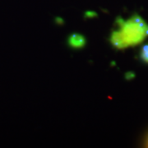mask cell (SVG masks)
<instances>
[{
	"mask_svg": "<svg viewBox=\"0 0 148 148\" xmlns=\"http://www.w3.org/2000/svg\"><path fill=\"white\" fill-rule=\"evenodd\" d=\"M115 22L119 30L111 33L110 42L117 49L136 46L148 37V24L138 14L127 20L118 17Z\"/></svg>",
	"mask_w": 148,
	"mask_h": 148,
	"instance_id": "6da1fadb",
	"label": "cell"
},
{
	"mask_svg": "<svg viewBox=\"0 0 148 148\" xmlns=\"http://www.w3.org/2000/svg\"><path fill=\"white\" fill-rule=\"evenodd\" d=\"M86 43V40L85 36L79 33H73L70 35L68 39V44L69 46L76 49L84 47Z\"/></svg>",
	"mask_w": 148,
	"mask_h": 148,
	"instance_id": "7a4b0ae2",
	"label": "cell"
},
{
	"mask_svg": "<svg viewBox=\"0 0 148 148\" xmlns=\"http://www.w3.org/2000/svg\"><path fill=\"white\" fill-rule=\"evenodd\" d=\"M139 56L144 64H148V44H146L141 47Z\"/></svg>",
	"mask_w": 148,
	"mask_h": 148,
	"instance_id": "3957f363",
	"label": "cell"
},
{
	"mask_svg": "<svg viewBox=\"0 0 148 148\" xmlns=\"http://www.w3.org/2000/svg\"><path fill=\"white\" fill-rule=\"evenodd\" d=\"M146 145H147V147H148V137L146 139Z\"/></svg>",
	"mask_w": 148,
	"mask_h": 148,
	"instance_id": "277c9868",
	"label": "cell"
}]
</instances>
